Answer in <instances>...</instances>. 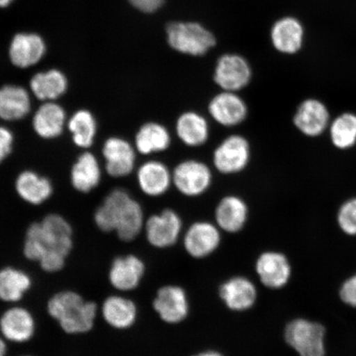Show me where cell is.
Here are the masks:
<instances>
[{
    "instance_id": "cell-1",
    "label": "cell",
    "mask_w": 356,
    "mask_h": 356,
    "mask_svg": "<svg viewBox=\"0 0 356 356\" xmlns=\"http://www.w3.org/2000/svg\"><path fill=\"white\" fill-rule=\"evenodd\" d=\"M72 226L59 213H49L26 230L22 254L38 262L44 273L55 274L65 269L74 250Z\"/></svg>"
},
{
    "instance_id": "cell-2",
    "label": "cell",
    "mask_w": 356,
    "mask_h": 356,
    "mask_svg": "<svg viewBox=\"0 0 356 356\" xmlns=\"http://www.w3.org/2000/svg\"><path fill=\"white\" fill-rule=\"evenodd\" d=\"M95 222L102 232H115L124 243L134 241L145 224L140 204L121 188L115 189L106 195L95 213Z\"/></svg>"
},
{
    "instance_id": "cell-3",
    "label": "cell",
    "mask_w": 356,
    "mask_h": 356,
    "mask_svg": "<svg viewBox=\"0 0 356 356\" xmlns=\"http://www.w3.org/2000/svg\"><path fill=\"white\" fill-rule=\"evenodd\" d=\"M47 311L66 335H86L95 327L99 305L84 299L78 291L65 289L48 300Z\"/></svg>"
},
{
    "instance_id": "cell-4",
    "label": "cell",
    "mask_w": 356,
    "mask_h": 356,
    "mask_svg": "<svg viewBox=\"0 0 356 356\" xmlns=\"http://www.w3.org/2000/svg\"><path fill=\"white\" fill-rule=\"evenodd\" d=\"M166 31L169 46L182 54L204 56L216 46L213 35L197 22H171Z\"/></svg>"
},
{
    "instance_id": "cell-5",
    "label": "cell",
    "mask_w": 356,
    "mask_h": 356,
    "mask_svg": "<svg viewBox=\"0 0 356 356\" xmlns=\"http://www.w3.org/2000/svg\"><path fill=\"white\" fill-rule=\"evenodd\" d=\"M325 334L323 325L298 318L287 325L284 338L300 356H324Z\"/></svg>"
},
{
    "instance_id": "cell-6",
    "label": "cell",
    "mask_w": 356,
    "mask_h": 356,
    "mask_svg": "<svg viewBox=\"0 0 356 356\" xmlns=\"http://www.w3.org/2000/svg\"><path fill=\"white\" fill-rule=\"evenodd\" d=\"M172 185L185 197H197L206 193L212 184V172L207 164L195 159L178 163L172 172Z\"/></svg>"
},
{
    "instance_id": "cell-7",
    "label": "cell",
    "mask_w": 356,
    "mask_h": 356,
    "mask_svg": "<svg viewBox=\"0 0 356 356\" xmlns=\"http://www.w3.org/2000/svg\"><path fill=\"white\" fill-rule=\"evenodd\" d=\"M251 159V147L243 136L226 137L213 153V164L225 175H237L246 168Z\"/></svg>"
},
{
    "instance_id": "cell-8",
    "label": "cell",
    "mask_w": 356,
    "mask_h": 356,
    "mask_svg": "<svg viewBox=\"0 0 356 356\" xmlns=\"http://www.w3.org/2000/svg\"><path fill=\"white\" fill-rule=\"evenodd\" d=\"M252 75L246 59L237 54H226L217 61L213 81L222 91L238 92L250 83Z\"/></svg>"
},
{
    "instance_id": "cell-9",
    "label": "cell",
    "mask_w": 356,
    "mask_h": 356,
    "mask_svg": "<svg viewBox=\"0 0 356 356\" xmlns=\"http://www.w3.org/2000/svg\"><path fill=\"white\" fill-rule=\"evenodd\" d=\"M35 329L37 323L33 314L24 307H12L0 317V333L11 343H26L34 337Z\"/></svg>"
},
{
    "instance_id": "cell-10",
    "label": "cell",
    "mask_w": 356,
    "mask_h": 356,
    "mask_svg": "<svg viewBox=\"0 0 356 356\" xmlns=\"http://www.w3.org/2000/svg\"><path fill=\"white\" fill-rule=\"evenodd\" d=\"M208 111L216 123L225 127H234L248 118L246 102L238 92L221 91L209 102Z\"/></svg>"
},
{
    "instance_id": "cell-11",
    "label": "cell",
    "mask_w": 356,
    "mask_h": 356,
    "mask_svg": "<svg viewBox=\"0 0 356 356\" xmlns=\"http://www.w3.org/2000/svg\"><path fill=\"white\" fill-rule=\"evenodd\" d=\"M181 228V217L171 209L150 216L145 224L147 240L157 248H165L175 244Z\"/></svg>"
},
{
    "instance_id": "cell-12",
    "label": "cell",
    "mask_w": 356,
    "mask_h": 356,
    "mask_svg": "<svg viewBox=\"0 0 356 356\" xmlns=\"http://www.w3.org/2000/svg\"><path fill=\"white\" fill-rule=\"evenodd\" d=\"M145 273L144 261L136 255L119 256L111 261L108 278L118 291H132L140 286Z\"/></svg>"
},
{
    "instance_id": "cell-13",
    "label": "cell",
    "mask_w": 356,
    "mask_h": 356,
    "mask_svg": "<svg viewBox=\"0 0 356 356\" xmlns=\"http://www.w3.org/2000/svg\"><path fill=\"white\" fill-rule=\"evenodd\" d=\"M153 306L160 318L168 323L184 321L189 312L188 296L184 289L177 286L160 288Z\"/></svg>"
},
{
    "instance_id": "cell-14",
    "label": "cell",
    "mask_w": 356,
    "mask_h": 356,
    "mask_svg": "<svg viewBox=\"0 0 356 356\" xmlns=\"http://www.w3.org/2000/svg\"><path fill=\"white\" fill-rule=\"evenodd\" d=\"M106 160V169L113 177H123L131 175L136 165V150L122 138H110L102 149Z\"/></svg>"
},
{
    "instance_id": "cell-15",
    "label": "cell",
    "mask_w": 356,
    "mask_h": 356,
    "mask_svg": "<svg viewBox=\"0 0 356 356\" xmlns=\"http://www.w3.org/2000/svg\"><path fill=\"white\" fill-rule=\"evenodd\" d=\"M220 243V234L211 222H194L186 231L184 246L186 252L195 258H203L215 252Z\"/></svg>"
},
{
    "instance_id": "cell-16",
    "label": "cell",
    "mask_w": 356,
    "mask_h": 356,
    "mask_svg": "<svg viewBox=\"0 0 356 356\" xmlns=\"http://www.w3.org/2000/svg\"><path fill=\"white\" fill-rule=\"evenodd\" d=\"M256 270L262 284L270 289L286 286L291 275V266L282 253L266 252L258 257Z\"/></svg>"
},
{
    "instance_id": "cell-17",
    "label": "cell",
    "mask_w": 356,
    "mask_h": 356,
    "mask_svg": "<svg viewBox=\"0 0 356 356\" xmlns=\"http://www.w3.org/2000/svg\"><path fill=\"white\" fill-rule=\"evenodd\" d=\"M102 317L111 328L127 330L136 323L138 309L136 302L128 298L111 295L105 298L101 306Z\"/></svg>"
},
{
    "instance_id": "cell-18",
    "label": "cell",
    "mask_w": 356,
    "mask_h": 356,
    "mask_svg": "<svg viewBox=\"0 0 356 356\" xmlns=\"http://www.w3.org/2000/svg\"><path fill=\"white\" fill-rule=\"evenodd\" d=\"M46 50V44L39 35L19 33L13 38L8 54L13 65L26 69L38 64Z\"/></svg>"
},
{
    "instance_id": "cell-19",
    "label": "cell",
    "mask_w": 356,
    "mask_h": 356,
    "mask_svg": "<svg viewBox=\"0 0 356 356\" xmlns=\"http://www.w3.org/2000/svg\"><path fill=\"white\" fill-rule=\"evenodd\" d=\"M293 124L301 133L315 137L325 131L329 121L328 111L321 102L307 99L302 102L293 119Z\"/></svg>"
},
{
    "instance_id": "cell-20",
    "label": "cell",
    "mask_w": 356,
    "mask_h": 356,
    "mask_svg": "<svg viewBox=\"0 0 356 356\" xmlns=\"http://www.w3.org/2000/svg\"><path fill=\"white\" fill-rule=\"evenodd\" d=\"M137 180L140 190L153 197L165 194L172 185V172L166 164L155 160L142 164L137 172Z\"/></svg>"
},
{
    "instance_id": "cell-21",
    "label": "cell",
    "mask_w": 356,
    "mask_h": 356,
    "mask_svg": "<svg viewBox=\"0 0 356 356\" xmlns=\"http://www.w3.org/2000/svg\"><path fill=\"white\" fill-rule=\"evenodd\" d=\"M257 289L247 278L236 277L227 280L220 288V296L227 307L234 311L251 309L257 300Z\"/></svg>"
},
{
    "instance_id": "cell-22",
    "label": "cell",
    "mask_w": 356,
    "mask_h": 356,
    "mask_svg": "<svg viewBox=\"0 0 356 356\" xmlns=\"http://www.w3.org/2000/svg\"><path fill=\"white\" fill-rule=\"evenodd\" d=\"M248 217L247 204L238 195H227L217 204L216 220L218 226L225 232H239L246 225Z\"/></svg>"
},
{
    "instance_id": "cell-23",
    "label": "cell",
    "mask_w": 356,
    "mask_h": 356,
    "mask_svg": "<svg viewBox=\"0 0 356 356\" xmlns=\"http://www.w3.org/2000/svg\"><path fill=\"white\" fill-rule=\"evenodd\" d=\"M176 134L186 146L200 147L207 143L210 137V127L207 120L197 111H186L176 122Z\"/></svg>"
},
{
    "instance_id": "cell-24",
    "label": "cell",
    "mask_w": 356,
    "mask_h": 356,
    "mask_svg": "<svg viewBox=\"0 0 356 356\" xmlns=\"http://www.w3.org/2000/svg\"><path fill=\"white\" fill-rule=\"evenodd\" d=\"M33 287L30 275L15 266L0 269V300L7 304L19 302Z\"/></svg>"
},
{
    "instance_id": "cell-25",
    "label": "cell",
    "mask_w": 356,
    "mask_h": 356,
    "mask_svg": "<svg viewBox=\"0 0 356 356\" xmlns=\"http://www.w3.org/2000/svg\"><path fill=\"white\" fill-rule=\"evenodd\" d=\"M65 111L54 102H46L35 111L33 126L35 133L44 139H53L63 132Z\"/></svg>"
},
{
    "instance_id": "cell-26",
    "label": "cell",
    "mask_w": 356,
    "mask_h": 356,
    "mask_svg": "<svg viewBox=\"0 0 356 356\" xmlns=\"http://www.w3.org/2000/svg\"><path fill=\"white\" fill-rule=\"evenodd\" d=\"M31 97L24 88L6 86L0 88V119L13 122L30 113Z\"/></svg>"
},
{
    "instance_id": "cell-27",
    "label": "cell",
    "mask_w": 356,
    "mask_h": 356,
    "mask_svg": "<svg viewBox=\"0 0 356 356\" xmlns=\"http://www.w3.org/2000/svg\"><path fill=\"white\" fill-rule=\"evenodd\" d=\"M271 40L278 51L284 54H295L302 47L304 29L297 19L284 17L273 26Z\"/></svg>"
},
{
    "instance_id": "cell-28",
    "label": "cell",
    "mask_w": 356,
    "mask_h": 356,
    "mask_svg": "<svg viewBox=\"0 0 356 356\" xmlns=\"http://www.w3.org/2000/svg\"><path fill=\"white\" fill-rule=\"evenodd\" d=\"M171 135L166 127L158 122H148L138 131L135 145L141 154L149 155L163 152L171 145Z\"/></svg>"
},
{
    "instance_id": "cell-29",
    "label": "cell",
    "mask_w": 356,
    "mask_h": 356,
    "mask_svg": "<svg viewBox=\"0 0 356 356\" xmlns=\"http://www.w3.org/2000/svg\"><path fill=\"white\" fill-rule=\"evenodd\" d=\"M68 81L65 75L58 70H50L35 74L31 79L30 88L38 99L55 101L64 95Z\"/></svg>"
},
{
    "instance_id": "cell-30",
    "label": "cell",
    "mask_w": 356,
    "mask_h": 356,
    "mask_svg": "<svg viewBox=\"0 0 356 356\" xmlns=\"http://www.w3.org/2000/svg\"><path fill=\"white\" fill-rule=\"evenodd\" d=\"M15 188L20 198L31 204L38 206L51 197L52 186L47 178L32 171H25L17 177Z\"/></svg>"
},
{
    "instance_id": "cell-31",
    "label": "cell",
    "mask_w": 356,
    "mask_h": 356,
    "mask_svg": "<svg viewBox=\"0 0 356 356\" xmlns=\"http://www.w3.org/2000/svg\"><path fill=\"white\" fill-rule=\"evenodd\" d=\"M101 180V168L95 155L86 152L79 156L71 171V181L80 193H88L97 188Z\"/></svg>"
},
{
    "instance_id": "cell-32",
    "label": "cell",
    "mask_w": 356,
    "mask_h": 356,
    "mask_svg": "<svg viewBox=\"0 0 356 356\" xmlns=\"http://www.w3.org/2000/svg\"><path fill=\"white\" fill-rule=\"evenodd\" d=\"M74 144L80 148L87 149L95 140L97 123L90 111L80 110L73 115L68 122Z\"/></svg>"
},
{
    "instance_id": "cell-33",
    "label": "cell",
    "mask_w": 356,
    "mask_h": 356,
    "mask_svg": "<svg viewBox=\"0 0 356 356\" xmlns=\"http://www.w3.org/2000/svg\"><path fill=\"white\" fill-rule=\"evenodd\" d=\"M331 138L338 149L350 148L356 143V115L344 113L332 124Z\"/></svg>"
},
{
    "instance_id": "cell-34",
    "label": "cell",
    "mask_w": 356,
    "mask_h": 356,
    "mask_svg": "<svg viewBox=\"0 0 356 356\" xmlns=\"http://www.w3.org/2000/svg\"><path fill=\"white\" fill-rule=\"evenodd\" d=\"M338 225L346 234L356 235V198L342 204L337 216Z\"/></svg>"
},
{
    "instance_id": "cell-35",
    "label": "cell",
    "mask_w": 356,
    "mask_h": 356,
    "mask_svg": "<svg viewBox=\"0 0 356 356\" xmlns=\"http://www.w3.org/2000/svg\"><path fill=\"white\" fill-rule=\"evenodd\" d=\"M340 297L345 304L356 308V275L347 279L342 284Z\"/></svg>"
},
{
    "instance_id": "cell-36",
    "label": "cell",
    "mask_w": 356,
    "mask_h": 356,
    "mask_svg": "<svg viewBox=\"0 0 356 356\" xmlns=\"http://www.w3.org/2000/svg\"><path fill=\"white\" fill-rule=\"evenodd\" d=\"M13 142L12 132L6 127H0V163L11 153Z\"/></svg>"
},
{
    "instance_id": "cell-37",
    "label": "cell",
    "mask_w": 356,
    "mask_h": 356,
    "mask_svg": "<svg viewBox=\"0 0 356 356\" xmlns=\"http://www.w3.org/2000/svg\"><path fill=\"white\" fill-rule=\"evenodd\" d=\"M136 10L146 13H152L163 6L165 0H128Z\"/></svg>"
},
{
    "instance_id": "cell-38",
    "label": "cell",
    "mask_w": 356,
    "mask_h": 356,
    "mask_svg": "<svg viewBox=\"0 0 356 356\" xmlns=\"http://www.w3.org/2000/svg\"><path fill=\"white\" fill-rule=\"evenodd\" d=\"M8 353V346L6 340L1 336L0 337V356H6Z\"/></svg>"
},
{
    "instance_id": "cell-39",
    "label": "cell",
    "mask_w": 356,
    "mask_h": 356,
    "mask_svg": "<svg viewBox=\"0 0 356 356\" xmlns=\"http://www.w3.org/2000/svg\"><path fill=\"white\" fill-rule=\"evenodd\" d=\"M193 356H222L220 353L215 350L204 351V353H199Z\"/></svg>"
},
{
    "instance_id": "cell-40",
    "label": "cell",
    "mask_w": 356,
    "mask_h": 356,
    "mask_svg": "<svg viewBox=\"0 0 356 356\" xmlns=\"http://www.w3.org/2000/svg\"><path fill=\"white\" fill-rule=\"evenodd\" d=\"M13 0H0V8H6L10 6Z\"/></svg>"
},
{
    "instance_id": "cell-41",
    "label": "cell",
    "mask_w": 356,
    "mask_h": 356,
    "mask_svg": "<svg viewBox=\"0 0 356 356\" xmlns=\"http://www.w3.org/2000/svg\"><path fill=\"white\" fill-rule=\"evenodd\" d=\"M22 356H33V355H22Z\"/></svg>"
}]
</instances>
